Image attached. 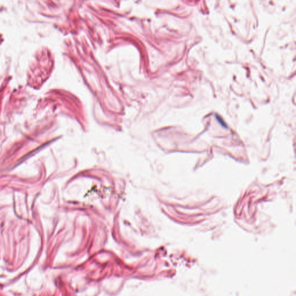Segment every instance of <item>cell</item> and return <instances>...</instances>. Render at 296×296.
<instances>
[{
	"label": "cell",
	"instance_id": "obj_1",
	"mask_svg": "<svg viewBox=\"0 0 296 296\" xmlns=\"http://www.w3.org/2000/svg\"><path fill=\"white\" fill-rule=\"evenodd\" d=\"M216 118L217 120L218 121V122H219V123L222 124V126H224V127H226V124L225 123V122H223V119H222V118H220L219 115H216Z\"/></svg>",
	"mask_w": 296,
	"mask_h": 296
}]
</instances>
